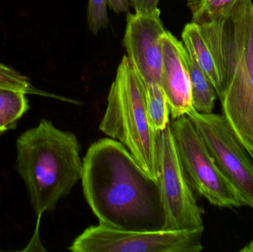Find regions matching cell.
<instances>
[{"label": "cell", "mask_w": 253, "mask_h": 252, "mask_svg": "<svg viewBox=\"0 0 253 252\" xmlns=\"http://www.w3.org/2000/svg\"><path fill=\"white\" fill-rule=\"evenodd\" d=\"M0 87L15 89L23 90L26 93L45 95L50 96L47 93H43L36 89L31 84L28 77L22 75L20 72L8 65L0 62Z\"/></svg>", "instance_id": "cell-16"}, {"label": "cell", "mask_w": 253, "mask_h": 252, "mask_svg": "<svg viewBox=\"0 0 253 252\" xmlns=\"http://www.w3.org/2000/svg\"><path fill=\"white\" fill-rule=\"evenodd\" d=\"M108 5L115 13H126L129 10V0H107Z\"/></svg>", "instance_id": "cell-19"}, {"label": "cell", "mask_w": 253, "mask_h": 252, "mask_svg": "<svg viewBox=\"0 0 253 252\" xmlns=\"http://www.w3.org/2000/svg\"><path fill=\"white\" fill-rule=\"evenodd\" d=\"M99 130L121 142L147 176L159 180L158 133L147 119L145 83L126 55L111 84Z\"/></svg>", "instance_id": "cell-3"}, {"label": "cell", "mask_w": 253, "mask_h": 252, "mask_svg": "<svg viewBox=\"0 0 253 252\" xmlns=\"http://www.w3.org/2000/svg\"><path fill=\"white\" fill-rule=\"evenodd\" d=\"M179 44L180 41L166 31L162 38L161 80L173 120L187 115L193 109L190 77L180 53Z\"/></svg>", "instance_id": "cell-9"}, {"label": "cell", "mask_w": 253, "mask_h": 252, "mask_svg": "<svg viewBox=\"0 0 253 252\" xmlns=\"http://www.w3.org/2000/svg\"><path fill=\"white\" fill-rule=\"evenodd\" d=\"M83 194L99 223L120 230L165 229L159 180L147 176L119 141L102 139L83 158Z\"/></svg>", "instance_id": "cell-1"}, {"label": "cell", "mask_w": 253, "mask_h": 252, "mask_svg": "<svg viewBox=\"0 0 253 252\" xmlns=\"http://www.w3.org/2000/svg\"><path fill=\"white\" fill-rule=\"evenodd\" d=\"M205 227L190 231L130 232L99 223L87 228L70 246L73 252H199Z\"/></svg>", "instance_id": "cell-5"}, {"label": "cell", "mask_w": 253, "mask_h": 252, "mask_svg": "<svg viewBox=\"0 0 253 252\" xmlns=\"http://www.w3.org/2000/svg\"><path fill=\"white\" fill-rule=\"evenodd\" d=\"M108 2L107 0H89L87 10V24L89 29L94 35H97L102 28L109 25Z\"/></svg>", "instance_id": "cell-17"}, {"label": "cell", "mask_w": 253, "mask_h": 252, "mask_svg": "<svg viewBox=\"0 0 253 252\" xmlns=\"http://www.w3.org/2000/svg\"><path fill=\"white\" fill-rule=\"evenodd\" d=\"M179 50L190 77L193 109L199 113H212L218 97L215 87L193 60L181 41Z\"/></svg>", "instance_id": "cell-12"}, {"label": "cell", "mask_w": 253, "mask_h": 252, "mask_svg": "<svg viewBox=\"0 0 253 252\" xmlns=\"http://www.w3.org/2000/svg\"><path fill=\"white\" fill-rule=\"evenodd\" d=\"M145 85L147 119L151 130L158 133L169 124V103L162 84L150 83Z\"/></svg>", "instance_id": "cell-14"}, {"label": "cell", "mask_w": 253, "mask_h": 252, "mask_svg": "<svg viewBox=\"0 0 253 252\" xmlns=\"http://www.w3.org/2000/svg\"><path fill=\"white\" fill-rule=\"evenodd\" d=\"M218 99L223 115L253 161V90H224Z\"/></svg>", "instance_id": "cell-10"}, {"label": "cell", "mask_w": 253, "mask_h": 252, "mask_svg": "<svg viewBox=\"0 0 253 252\" xmlns=\"http://www.w3.org/2000/svg\"><path fill=\"white\" fill-rule=\"evenodd\" d=\"M236 0H187L192 22L202 25L212 22L222 14Z\"/></svg>", "instance_id": "cell-15"}, {"label": "cell", "mask_w": 253, "mask_h": 252, "mask_svg": "<svg viewBox=\"0 0 253 252\" xmlns=\"http://www.w3.org/2000/svg\"><path fill=\"white\" fill-rule=\"evenodd\" d=\"M16 170L26 185L39 217L51 212L82 179L81 145L74 133L48 120L28 129L16 140Z\"/></svg>", "instance_id": "cell-2"}, {"label": "cell", "mask_w": 253, "mask_h": 252, "mask_svg": "<svg viewBox=\"0 0 253 252\" xmlns=\"http://www.w3.org/2000/svg\"><path fill=\"white\" fill-rule=\"evenodd\" d=\"M161 12L151 14L128 13L123 45L145 84H162V38L166 30Z\"/></svg>", "instance_id": "cell-8"}, {"label": "cell", "mask_w": 253, "mask_h": 252, "mask_svg": "<svg viewBox=\"0 0 253 252\" xmlns=\"http://www.w3.org/2000/svg\"><path fill=\"white\" fill-rule=\"evenodd\" d=\"M181 37L187 51L212 82L219 97L223 91L221 76L212 52L201 32L200 27L193 22L187 23Z\"/></svg>", "instance_id": "cell-11"}, {"label": "cell", "mask_w": 253, "mask_h": 252, "mask_svg": "<svg viewBox=\"0 0 253 252\" xmlns=\"http://www.w3.org/2000/svg\"><path fill=\"white\" fill-rule=\"evenodd\" d=\"M187 116L203 139L221 173L253 209V161L223 115L199 113Z\"/></svg>", "instance_id": "cell-7"}, {"label": "cell", "mask_w": 253, "mask_h": 252, "mask_svg": "<svg viewBox=\"0 0 253 252\" xmlns=\"http://www.w3.org/2000/svg\"><path fill=\"white\" fill-rule=\"evenodd\" d=\"M158 167L165 214L164 230L190 231L204 227V210L198 205L180 161L170 124L158 133Z\"/></svg>", "instance_id": "cell-6"}, {"label": "cell", "mask_w": 253, "mask_h": 252, "mask_svg": "<svg viewBox=\"0 0 253 252\" xmlns=\"http://www.w3.org/2000/svg\"><path fill=\"white\" fill-rule=\"evenodd\" d=\"M26 94L23 90L0 87V132L14 129L30 109Z\"/></svg>", "instance_id": "cell-13"}, {"label": "cell", "mask_w": 253, "mask_h": 252, "mask_svg": "<svg viewBox=\"0 0 253 252\" xmlns=\"http://www.w3.org/2000/svg\"><path fill=\"white\" fill-rule=\"evenodd\" d=\"M241 252H253V240L250 244H248L245 248L240 250Z\"/></svg>", "instance_id": "cell-20"}, {"label": "cell", "mask_w": 253, "mask_h": 252, "mask_svg": "<svg viewBox=\"0 0 253 252\" xmlns=\"http://www.w3.org/2000/svg\"><path fill=\"white\" fill-rule=\"evenodd\" d=\"M171 131L186 178L192 189L219 208L246 206L239 191L215 164L187 115L174 120Z\"/></svg>", "instance_id": "cell-4"}, {"label": "cell", "mask_w": 253, "mask_h": 252, "mask_svg": "<svg viewBox=\"0 0 253 252\" xmlns=\"http://www.w3.org/2000/svg\"><path fill=\"white\" fill-rule=\"evenodd\" d=\"M159 1L160 0H129V4L134 9L135 13L151 14L160 11L158 8Z\"/></svg>", "instance_id": "cell-18"}]
</instances>
